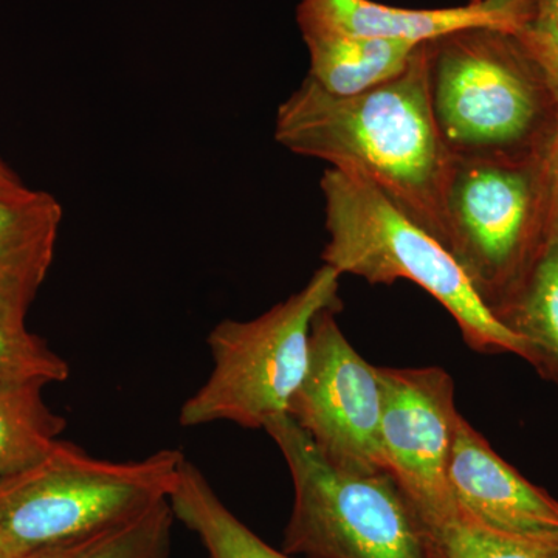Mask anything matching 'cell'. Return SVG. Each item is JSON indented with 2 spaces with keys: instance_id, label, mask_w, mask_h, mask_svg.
<instances>
[{
  "instance_id": "277c9868",
  "label": "cell",
  "mask_w": 558,
  "mask_h": 558,
  "mask_svg": "<svg viewBox=\"0 0 558 558\" xmlns=\"http://www.w3.org/2000/svg\"><path fill=\"white\" fill-rule=\"evenodd\" d=\"M293 483L282 550L307 558H446L388 472H344L288 416L266 428Z\"/></svg>"
},
{
  "instance_id": "5b68a950",
  "label": "cell",
  "mask_w": 558,
  "mask_h": 558,
  "mask_svg": "<svg viewBox=\"0 0 558 558\" xmlns=\"http://www.w3.org/2000/svg\"><path fill=\"white\" fill-rule=\"evenodd\" d=\"M183 461L179 450L106 461L60 439L35 468L0 486V538L28 556L117 526L167 501Z\"/></svg>"
},
{
  "instance_id": "ffe728a7",
  "label": "cell",
  "mask_w": 558,
  "mask_h": 558,
  "mask_svg": "<svg viewBox=\"0 0 558 558\" xmlns=\"http://www.w3.org/2000/svg\"><path fill=\"white\" fill-rule=\"evenodd\" d=\"M513 36L558 97V0H531L527 20Z\"/></svg>"
},
{
  "instance_id": "603a6c76",
  "label": "cell",
  "mask_w": 558,
  "mask_h": 558,
  "mask_svg": "<svg viewBox=\"0 0 558 558\" xmlns=\"http://www.w3.org/2000/svg\"><path fill=\"white\" fill-rule=\"evenodd\" d=\"M27 556H22V554L17 553L16 549L11 548L10 545H7L2 538H0V558H25Z\"/></svg>"
},
{
  "instance_id": "8fae6325",
  "label": "cell",
  "mask_w": 558,
  "mask_h": 558,
  "mask_svg": "<svg viewBox=\"0 0 558 558\" xmlns=\"http://www.w3.org/2000/svg\"><path fill=\"white\" fill-rule=\"evenodd\" d=\"M531 0H481L449 9H402L374 0H300L301 33H340L365 38L432 43L465 28L517 33Z\"/></svg>"
},
{
  "instance_id": "44dd1931",
  "label": "cell",
  "mask_w": 558,
  "mask_h": 558,
  "mask_svg": "<svg viewBox=\"0 0 558 558\" xmlns=\"http://www.w3.org/2000/svg\"><path fill=\"white\" fill-rule=\"evenodd\" d=\"M546 191H548L549 244H558V112L556 128L545 154Z\"/></svg>"
},
{
  "instance_id": "d6986e66",
  "label": "cell",
  "mask_w": 558,
  "mask_h": 558,
  "mask_svg": "<svg viewBox=\"0 0 558 558\" xmlns=\"http://www.w3.org/2000/svg\"><path fill=\"white\" fill-rule=\"evenodd\" d=\"M446 558H558V535L526 537L484 526L458 508L438 534Z\"/></svg>"
},
{
  "instance_id": "9a60e30c",
  "label": "cell",
  "mask_w": 558,
  "mask_h": 558,
  "mask_svg": "<svg viewBox=\"0 0 558 558\" xmlns=\"http://www.w3.org/2000/svg\"><path fill=\"white\" fill-rule=\"evenodd\" d=\"M38 381L0 385V486L43 461L65 429Z\"/></svg>"
},
{
  "instance_id": "7a4b0ae2",
  "label": "cell",
  "mask_w": 558,
  "mask_h": 558,
  "mask_svg": "<svg viewBox=\"0 0 558 558\" xmlns=\"http://www.w3.org/2000/svg\"><path fill=\"white\" fill-rule=\"evenodd\" d=\"M319 190L328 231L322 253L326 266L371 286L413 282L449 312L472 351L527 360L526 341L487 310L449 248L368 179L329 167Z\"/></svg>"
},
{
  "instance_id": "3957f363",
  "label": "cell",
  "mask_w": 558,
  "mask_h": 558,
  "mask_svg": "<svg viewBox=\"0 0 558 558\" xmlns=\"http://www.w3.org/2000/svg\"><path fill=\"white\" fill-rule=\"evenodd\" d=\"M428 54L429 102L453 156L546 153L558 97L512 33L465 28L432 40Z\"/></svg>"
},
{
  "instance_id": "8992f818",
  "label": "cell",
  "mask_w": 558,
  "mask_h": 558,
  "mask_svg": "<svg viewBox=\"0 0 558 558\" xmlns=\"http://www.w3.org/2000/svg\"><path fill=\"white\" fill-rule=\"evenodd\" d=\"M341 275L323 264L300 292L248 322L223 319L208 333L213 371L180 410L182 427L231 422L266 428L288 414L310 366L312 323L340 307Z\"/></svg>"
},
{
  "instance_id": "2e32d148",
  "label": "cell",
  "mask_w": 558,
  "mask_h": 558,
  "mask_svg": "<svg viewBox=\"0 0 558 558\" xmlns=\"http://www.w3.org/2000/svg\"><path fill=\"white\" fill-rule=\"evenodd\" d=\"M497 318L526 341L527 363L558 385V244L550 242L512 301Z\"/></svg>"
},
{
  "instance_id": "6da1fadb",
  "label": "cell",
  "mask_w": 558,
  "mask_h": 558,
  "mask_svg": "<svg viewBox=\"0 0 558 558\" xmlns=\"http://www.w3.org/2000/svg\"><path fill=\"white\" fill-rule=\"evenodd\" d=\"M428 44L398 78L336 97L310 78L278 108L275 140L296 156L359 172L446 245V194L454 156L429 102Z\"/></svg>"
},
{
  "instance_id": "cb8c5ba5",
  "label": "cell",
  "mask_w": 558,
  "mask_h": 558,
  "mask_svg": "<svg viewBox=\"0 0 558 558\" xmlns=\"http://www.w3.org/2000/svg\"><path fill=\"white\" fill-rule=\"evenodd\" d=\"M469 2H481V0H469Z\"/></svg>"
},
{
  "instance_id": "9c48e42d",
  "label": "cell",
  "mask_w": 558,
  "mask_h": 558,
  "mask_svg": "<svg viewBox=\"0 0 558 558\" xmlns=\"http://www.w3.org/2000/svg\"><path fill=\"white\" fill-rule=\"evenodd\" d=\"M381 447L387 472L438 539L458 513L449 484L459 418L454 381L446 369L379 368Z\"/></svg>"
},
{
  "instance_id": "ac0fdd59",
  "label": "cell",
  "mask_w": 558,
  "mask_h": 558,
  "mask_svg": "<svg viewBox=\"0 0 558 558\" xmlns=\"http://www.w3.org/2000/svg\"><path fill=\"white\" fill-rule=\"evenodd\" d=\"M174 520L167 499L117 526L35 550L25 558H168Z\"/></svg>"
},
{
  "instance_id": "5bb4252c",
  "label": "cell",
  "mask_w": 558,
  "mask_h": 558,
  "mask_svg": "<svg viewBox=\"0 0 558 558\" xmlns=\"http://www.w3.org/2000/svg\"><path fill=\"white\" fill-rule=\"evenodd\" d=\"M168 502L174 519L201 539L208 558H293L242 523L186 458Z\"/></svg>"
},
{
  "instance_id": "52a82bcc",
  "label": "cell",
  "mask_w": 558,
  "mask_h": 558,
  "mask_svg": "<svg viewBox=\"0 0 558 558\" xmlns=\"http://www.w3.org/2000/svg\"><path fill=\"white\" fill-rule=\"evenodd\" d=\"M545 154L454 156L446 194V247L495 317L549 245Z\"/></svg>"
},
{
  "instance_id": "7c38bea8",
  "label": "cell",
  "mask_w": 558,
  "mask_h": 558,
  "mask_svg": "<svg viewBox=\"0 0 558 558\" xmlns=\"http://www.w3.org/2000/svg\"><path fill=\"white\" fill-rule=\"evenodd\" d=\"M310 51L307 78L336 97H354L398 78L421 44L340 33H301Z\"/></svg>"
},
{
  "instance_id": "ba28073f",
  "label": "cell",
  "mask_w": 558,
  "mask_h": 558,
  "mask_svg": "<svg viewBox=\"0 0 558 558\" xmlns=\"http://www.w3.org/2000/svg\"><path fill=\"white\" fill-rule=\"evenodd\" d=\"M319 312L312 323L310 366L288 416L330 464L344 472H387L381 447L379 368L349 343L337 314Z\"/></svg>"
},
{
  "instance_id": "e0dca14e",
  "label": "cell",
  "mask_w": 558,
  "mask_h": 558,
  "mask_svg": "<svg viewBox=\"0 0 558 558\" xmlns=\"http://www.w3.org/2000/svg\"><path fill=\"white\" fill-rule=\"evenodd\" d=\"M38 290L0 282V385H49L68 379L65 360L27 328V311Z\"/></svg>"
},
{
  "instance_id": "4fadbf2b",
  "label": "cell",
  "mask_w": 558,
  "mask_h": 558,
  "mask_svg": "<svg viewBox=\"0 0 558 558\" xmlns=\"http://www.w3.org/2000/svg\"><path fill=\"white\" fill-rule=\"evenodd\" d=\"M62 207L46 191L0 197V282L39 290L49 274Z\"/></svg>"
},
{
  "instance_id": "30bf717a",
  "label": "cell",
  "mask_w": 558,
  "mask_h": 558,
  "mask_svg": "<svg viewBox=\"0 0 558 558\" xmlns=\"http://www.w3.org/2000/svg\"><path fill=\"white\" fill-rule=\"evenodd\" d=\"M449 484L458 508L484 526L526 537L558 535V499L499 457L464 416L451 450Z\"/></svg>"
},
{
  "instance_id": "7402d4cb",
  "label": "cell",
  "mask_w": 558,
  "mask_h": 558,
  "mask_svg": "<svg viewBox=\"0 0 558 558\" xmlns=\"http://www.w3.org/2000/svg\"><path fill=\"white\" fill-rule=\"evenodd\" d=\"M31 190L22 183V180L14 174L9 165L0 159V197L21 196Z\"/></svg>"
}]
</instances>
